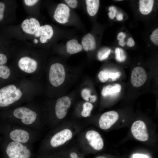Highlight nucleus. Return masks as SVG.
I'll list each match as a JSON object with an SVG mask.
<instances>
[{"mask_svg": "<svg viewBox=\"0 0 158 158\" xmlns=\"http://www.w3.org/2000/svg\"><path fill=\"white\" fill-rule=\"evenodd\" d=\"M37 114L36 112L25 107L15 109L13 112V124L37 130Z\"/></svg>", "mask_w": 158, "mask_h": 158, "instance_id": "nucleus-1", "label": "nucleus"}, {"mask_svg": "<svg viewBox=\"0 0 158 158\" xmlns=\"http://www.w3.org/2000/svg\"><path fill=\"white\" fill-rule=\"evenodd\" d=\"M37 130L20 126L13 124L9 136L11 141L29 144L37 138Z\"/></svg>", "mask_w": 158, "mask_h": 158, "instance_id": "nucleus-2", "label": "nucleus"}, {"mask_svg": "<svg viewBox=\"0 0 158 158\" xmlns=\"http://www.w3.org/2000/svg\"><path fill=\"white\" fill-rule=\"evenodd\" d=\"M29 145L10 141L5 149L6 158H32V152Z\"/></svg>", "mask_w": 158, "mask_h": 158, "instance_id": "nucleus-3", "label": "nucleus"}, {"mask_svg": "<svg viewBox=\"0 0 158 158\" xmlns=\"http://www.w3.org/2000/svg\"><path fill=\"white\" fill-rule=\"evenodd\" d=\"M49 76L50 82L53 86L57 87L61 85L65 78V72L63 65L59 63L51 65Z\"/></svg>", "mask_w": 158, "mask_h": 158, "instance_id": "nucleus-4", "label": "nucleus"}, {"mask_svg": "<svg viewBox=\"0 0 158 158\" xmlns=\"http://www.w3.org/2000/svg\"><path fill=\"white\" fill-rule=\"evenodd\" d=\"M131 129L132 134L137 140L142 141L148 140L147 129L143 121L140 120L135 121L132 125Z\"/></svg>", "mask_w": 158, "mask_h": 158, "instance_id": "nucleus-5", "label": "nucleus"}, {"mask_svg": "<svg viewBox=\"0 0 158 158\" xmlns=\"http://www.w3.org/2000/svg\"><path fill=\"white\" fill-rule=\"evenodd\" d=\"M119 118L118 113L114 111H110L103 114L99 121L100 127L106 130L110 128L118 120Z\"/></svg>", "mask_w": 158, "mask_h": 158, "instance_id": "nucleus-6", "label": "nucleus"}, {"mask_svg": "<svg viewBox=\"0 0 158 158\" xmlns=\"http://www.w3.org/2000/svg\"><path fill=\"white\" fill-rule=\"evenodd\" d=\"M72 137V133L70 130L64 129L52 136L50 140V144L53 147H57L64 144Z\"/></svg>", "mask_w": 158, "mask_h": 158, "instance_id": "nucleus-7", "label": "nucleus"}, {"mask_svg": "<svg viewBox=\"0 0 158 158\" xmlns=\"http://www.w3.org/2000/svg\"><path fill=\"white\" fill-rule=\"evenodd\" d=\"M71 104V100L67 96L62 97L57 100L55 110L56 115L58 118L62 119L66 116L68 109Z\"/></svg>", "mask_w": 158, "mask_h": 158, "instance_id": "nucleus-8", "label": "nucleus"}, {"mask_svg": "<svg viewBox=\"0 0 158 158\" xmlns=\"http://www.w3.org/2000/svg\"><path fill=\"white\" fill-rule=\"evenodd\" d=\"M147 74L143 68L141 67H135L133 70L130 77L131 83L134 87H140L145 82Z\"/></svg>", "mask_w": 158, "mask_h": 158, "instance_id": "nucleus-9", "label": "nucleus"}, {"mask_svg": "<svg viewBox=\"0 0 158 158\" xmlns=\"http://www.w3.org/2000/svg\"><path fill=\"white\" fill-rule=\"evenodd\" d=\"M86 138L90 145L96 150H101L104 146L103 140L100 134L94 130L87 131Z\"/></svg>", "mask_w": 158, "mask_h": 158, "instance_id": "nucleus-10", "label": "nucleus"}, {"mask_svg": "<svg viewBox=\"0 0 158 158\" xmlns=\"http://www.w3.org/2000/svg\"><path fill=\"white\" fill-rule=\"evenodd\" d=\"M70 11V9L67 5L64 4H60L55 10L54 17L60 23H66L68 21Z\"/></svg>", "mask_w": 158, "mask_h": 158, "instance_id": "nucleus-11", "label": "nucleus"}, {"mask_svg": "<svg viewBox=\"0 0 158 158\" xmlns=\"http://www.w3.org/2000/svg\"><path fill=\"white\" fill-rule=\"evenodd\" d=\"M19 68L24 72L31 73L36 69L37 63L35 60L28 57H23L21 58L18 62Z\"/></svg>", "mask_w": 158, "mask_h": 158, "instance_id": "nucleus-12", "label": "nucleus"}, {"mask_svg": "<svg viewBox=\"0 0 158 158\" xmlns=\"http://www.w3.org/2000/svg\"><path fill=\"white\" fill-rule=\"evenodd\" d=\"M21 26L24 32L31 35L35 34L40 27L39 21L34 18L25 19L22 22Z\"/></svg>", "mask_w": 158, "mask_h": 158, "instance_id": "nucleus-13", "label": "nucleus"}, {"mask_svg": "<svg viewBox=\"0 0 158 158\" xmlns=\"http://www.w3.org/2000/svg\"><path fill=\"white\" fill-rule=\"evenodd\" d=\"M53 34L52 27L48 25L40 27L39 30L34 34L36 37L40 36V41L42 43L46 42L48 39H51Z\"/></svg>", "mask_w": 158, "mask_h": 158, "instance_id": "nucleus-14", "label": "nucleus"}, {"mask_svg": "<svg viewBox=\"0 0 158 158\" xmlns=\"http://www.w3.org/2000/svg\"><path fill=\"white\" fill-rule=\"evenodd\" d=\"M22 93L18 89L13 92L8 96L0 101V107H5L14 103L21 97Z\"/></svg>", "mask_w": 158, "mask_h": 158, "instance_id": "nucleus-15", "label": "nucleus"}, {"mask_svg": "<svg viewBox=\"0 0 158 158\" xmlns=\"http://www.w3.org/2000/svg\"><path fill=\"white\" fill-rule=\"evenodd\" d=\"M81 43L83 49L87 51L94 50L96 48L95 38L90 33H88L83 37Z\"/></svg>", "mask_w": 158, "mask_h": 158, "instance_id": "nucleus-16", "label": "nucleus"}, {"mask_svg": "<svg viewBox=\"0 0 158 158\" xmlns=\"http://www.w3.org/2000/svg\"><path fill=\"white\" fill-rule=\"evenodd\" d=\"M121 90V86L118 83L114 85H109L104 86L102 91L101 94L103 96H113L119 92Z\"/></svg>", "mask_w": 158, "mask_h": 158, "instance_id": "nucleus-17", "label": "nucleus"}, {"mask_svg": "<svg viewBox=\"0 0 158 158\" xmlns=\"http://www.w3.org/2000/svg\"><path fill=\"white\" fill-rule=\"evenodd\" d=\"M82 46L75 39L68 41L66 44L67 52L70 54H73L80 52L82 50Z\"/></svg>", "mask_w": 158, "mask_h": 158, "instance_id": "nucleus-18", "label": "nucleus"}, {"mask_svg": "<svg viewBox=\"0 0 158 158\" xmlns=\"http://www.w3.org/2000/svg\"><path fill=\"white\" fill-rule=\"evenodd\" d=\"M154 3L153 0H140L139 1V9L143 15L150 13L152 9Z\"/></svg>", "mask_w": 158, "mask_h": 158, "instance_id": "nucleus-19", "label": "nucleus"}, {"mask_svg": "<svg viewBox=\"0 0 158 158\" xmlns=\"http://www.w3.org/2000/svg\"><path fill=\"white\" fill-rule=\"evenodd\" d=\"M86 8L88 14L91 16L95 15L97 13L99 5L98 0H86L85 1Z\"/></svg>", "mask_w": 158, "mask_h": 158, "instance_id": "nucleus-20", "label": "nucleus"}, {"mask_svg": "<svg viewBox=\"0 0 158 158\" xmlns=\"http://www.w3.org/2000/svg\"><path fill=\"white\" fill-rule=\"evenodd\" d=\"M16 87L13 85L5 86L0 89V101L8 96L17 90Z\"/></svg>", "mask_w": 158, "mask_h": 158, "instance_id": "nucleus-21", "label": "nucleus"}, {"mask_svg": "<svg viewBox=\"0 0 158 158\" xmlns=\"http://www.w3.org/2000/svg\"><path fill=\"white\" fill-rule=\"evenodd\" d=\"M81 95L83 99L90 102H94L97 99L96 96L91 95L90 90L87 88H85L82 90Z\"/></svg>", "mask_w": 158, "mask_h": 158, "instance_id": "nucleus-22", "label": "nucleus"}, {"mask_svg": "<svg viewBox=\"0 0 158 158\" xmlns=\"http://www.w3.org/2000/svg\"><path fill=\"white\" fill-rule=\"evenodd\" d=\"M93 108L92 104L89 102L85 103L83 105V109L81 114L82 116L86 117L89 116Z\"/></svg>", "mask_w": 158, "mask_h": 158, "instance_id": "nucleus-23", "label": "nucleus"}, {"mask_svg": "<svg viewBox=\"0 0 158 158\" xmlns=\"http://www.w3.org/2000/svg\"><path fill=\"white\" fill-rule=\"evenodd\" d=\"M116 59L119 62L124 61L126 59V55L124 50L122 49L117 48L115 50Z\"/></svg>", "mask_w": 158, "mask_h": 158, "instance_id": "nucleus-24", "label": "nucleus"}, {"mask_svg": "<svg viewBox=\"0 0 158 158\" xmlns=\"http://www.w3.org/2000/svg\"><path fill=\"white\" fill-rule=\"evenodd\" d=\"M111 50L108 48H105L99 51L98 53L97 56L100 61H102L107 59L110 55Z\"/></svg>", "mask_w": 158, "mask_h": 158, "instance_id": "nucleus-25", "label": "nucleus"}, {"mask_svg": "<svg viewBox=\"0 0 158 158\" xmlns=\"http://www.w3.org/2000/svg\"><path fill=\"white\" fill-rule=\"evenodd\" d=\"M11 73L9 68L4 65L0 66V78L6 79L9 78Z\"/></svg>", "mask_w": 158, "mask_h": 158, "instance_id": "nucleus-26", "label": "nucleus"}, {"mask_svg": "<svg viewBox=\"0 0 158 158\" xmlns=\"http://www.w3.org/2000/svg\"><path fill=\"white\" fill-rule=\"evenodd\" d=\"M109 73L106 71H100L98 74V77L100 80L102 82L107 81L109 78L108 75Z\"/></svg>", "mask_w": 158, "mask_h": 158, "instance_id": "nucleus-27", "label": "nucleus"}, {"mask_svg": "<svg viewBox=\"0 0 158 158\" xmlns=\"http://www.w3.org/2000/svg\"><path fill=\"white\" fill-rule=\"evenodd\" d=\"M152 42L156 45H158V29L154 30L150 36Z\"/></svg>", "mask_w": 158, "mask_h": 158, "instance_id": "nucleus-28", "label": "nucleus"}, {"mask_svg": "<svg viewBox=\"0 0 158 158\" xmlns=\"http://www.w3.org/2000/svg\"><path fill=\"white\" fill-rule=\"evenodd\" d=\"M110 12L108 13L109 18L111 19H113L115 17L117 12L116 8L114 6H111L109 9Z\"/></svg>", "mask_w": 158, "mask_h": 158, "instance_id": "nucleus-29", "label": "nucleus"}, {"mask_svg": "<svg viewBox=\"0 0 158 158\" xmlns=\"http://www.w3.org/2000/svg\"><path fill=\"white\" fill-rule=\"evenodd\" d=\"M121 75V73L119 71L116 73L109 72V74L108 77L109 78H110L112 80L114 81L119 78Z\"/></svg>", "mask_w": 158, "mask_h": 158, "instance_id": "nucleus-30", "label": "nucleus"}, {"mask_svg": "<svg viewBox=\"0 0 158 158\" xmlns=\"http://www.w3.org/2000/svg\"><path fill=\"white\" fill-rule=\"evenodd\" d=\"M65 1L71 8H74L76 7L78 2L76 0H65Z\"/></svg>", "mask_w": 158, "mask_h": 158, "instance_id": "nucleus-31", "label": "nucleus"}, {"mask_svg": "<svg viewBox=\"0 0 158 158\" xmlns=\"http://www.w3.org/2000/svg\"><path fill=\"white\" fill-rule=\"evenodd\" d=\"M5 8L4 4L0 2V21H1L4 17V12Z\"/></svg>", "mask_w": 158, "mask_h": 158, "instance_id": "nucleus-32", "label": "nucleus"}, {"mask_svg": "<svg viewBox=\"0 0 158 158\" xmlns=\"http://www.w3.org/2000/svg\"><path fill=\"white\" fill-rule=\"evenodd\" d=\"M7 60L6 56L4 54L0 53V66L6 63Z\"/></svg>", "mask_w": 158, "mask_h": 158, "instance_id": "nucleus-33", "label": "nucleus"}, {"mask_svg": "<svg viewBox=\"0 0 158 158\" xmlns=\"http://www.w3.org/2000/svg\"><path fill=\"white\" fill-rule=\"evenodd\" d=\"M24 1L26 5L28 6H32L36 3L38 0H25Z\"/></svg>", "mask_w": 158, "mask_h": 158, "instance_id": "nucleus-34", "label": "nucleus"}, {"mask_svg": "<svg viewBox=\"0 0 158 158\" xmlns=\"http://www.w3.org/2000/svg\"><path fill=\"white\" fill-rule=\"evenodd\" d=\"M126 44L128 46L131 47L134 45L135 42L133 38L130 37L128 39Z\"/></svg>", "mask_w": 158, "mask_h": 158, "instance_id": "nucleus-35", "label": "nucleus"}, {"mask_svg": "<svg viewBox=\"0 0 158 158\" xmlns=\"http://www.w3.org/2000/svg\"><path fill=\"white\" fill-rule=\"evenodd\" d=\"M133 158H148V156L145 154L136 153L133 156Z\"/></svg>", "mask_w": 158, "mask_h": 158, "instance_id": "nucleus-36", "label": "nucleus"}, {"mask_svg": "<svg viewBox=\"0 0 158 158\" xmlns=\"http://www.w3.org/2000/svg\"><path fill=\"white\" fill-rule=\"evenodd\" d=\"M126 37L125 34L123 32H120L117 36V39L120 41L124 40V39Z\"/></svg>", "mask_w": 158, "mask_h": 158, "instance_id": "nucleus-37", "label": "nucleus"}, {"mask_svg": "<svg viewBox=\"0 0 158 158\" xmlns=\"http://www.w3.org/2000/svg\"><path fill=\"white\" fill-rule=\"evenodd\" d=\"M116 18L117 20L118 21L122 20L123 18V15L121 13L118 14L116 15Z\"/></svg>", "mask_w": 158, "mask_h": 158, "instance_id": "nucleus-38", "label": "nucleus"}, {"mask_svg": "<svg viewBox=\"0 0 158 158\" xmlns=\"http://www.w3.org/2000/svg\"><path fill=\"white\" fill-rule=\"evenodd\" d=\"M70 156L71 158H78L77 154L75 152L71 153Z\"/></svg>", "mask_w": 158, "mask_h": 158, "instance_id": "nucleus-39", "label": "nucleus"}, {"mask_svg": "<svg viewBox=\"0 0 158 158\" xmlns=\"http://www.w3.org/2000/svg\"><path fill=\"white\" fill-rule=\"evenodd\" d=\"M119 44L122 47H123L125 46V42L124 40L120 41L118 42Z\"/></svg>", "mask_w": 158, "mask_h": 158, "instance_id": "nucleus-40", "label": "nucleus"}, {"mask_svg": "<svg viewBox=\"0 0 158 158\" xmlns=\"http://www.w3.org/2000/svg\"><path fill=\"white\" fill-rule=\"evenodd\" d=\"M95 158H106L103 156H99L96 157Z\"/></svg>", "mask_w": 158, "mask_h": 158, "instance_id": "nucleus-41", "label": "nucleus"}, {"mask_svg": "<svg viewBox=\"0 0 158 158\" xmlns=\"http://www.w3.org/2000/svg\"><path fill=\"white\" fill-rule=\"evenodd\" d=\"M38 41V40L36 39H35L34 40V42L35 44L37 43Z\"/></svg>", "mask_w": 158, "mask_h": 158, "instance_id": "nucleus-42", "label": "nucleus"}, {"mask_svg": "<svg viewBox=\"0 0 158 158\" xmlns=\"http://www.w3.org/2000/svg\"><path fill=\"white\" fill-rule=\"evenodd\" d=\"M124 120H123V122H124Z\"/></svg>", "mask_w": 158, "mask_h": 158, "instance_id": "nucleus-43", "label": "nucleus"}]
</instances>
